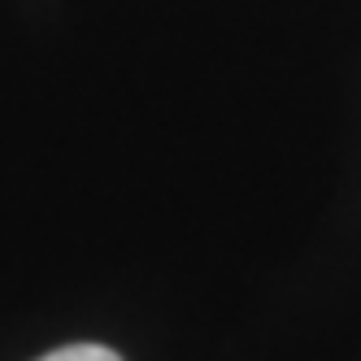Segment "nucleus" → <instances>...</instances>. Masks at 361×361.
Masks as SVG:
<instances>
[{"label": "nucleus", "instance_id": "obj_1", "mask_svg": "<svg viewBox=\"0 0 361 361\" xmlns=\"http://www.w3.org/2000/svg\"><path fill=\"white\" fill-rule=\"evenodd\" d=\"M39 361H122V357L105 344H66L57 353H44Z\"/></svg>", "mask_w": 361, "mask_h": 361}]
</instances>
